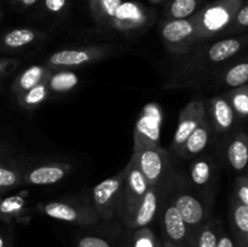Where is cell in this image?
I'll use <instances>...</instances> for the list:
<instances>
[{"mask_svg": "<svg viewBox=\"0 0 248 247\" xmlns=\"http://www.w3.org/2000/svg\"><path fill=\"white\" fill-rule=\"evenodd\" d=\"M131 159L136 162L148 184L157 186L165 178L169 170V153L157 142L136 131L135 147Z\"/></svg>", "mask_w": 248, "mask_h": 247, "instance_id": "6da1fadb", "label": "cell"}, {"mask_svg": "<svg viewBox=\"0 0 248 247\" xmlns=\"http://www.w3.org/2000/svg\"><path fill=\"white\" fill-rule=\"evenodd\" d=\"M125 170L116 176L107 178L92 188V202L98 216L109 220L123 208Z\"/></svg>", "mask_w": 248, "mask_h": 247, "instance_id": "7a4b0ae2", "label": "cell"}, {"mask_svg": "<svg viewBox=\"0 0 248 247\" xmlns=\"http://www.w3.org/2000/svg\"><path fill=\"white\" fill-rule=\"evenodd\" d=\"M241 0H228L210 6L201 14L195 24L196 38H211L232 23L240 10Z\"/></svg>", "mask_w": 248, "mask_h": 247, "instance_id": "3957f363", "label": "cell"}, {"mask_svg": "<svg viewBox=\"0 0 248 247\" xmlns=\"http://www.w3.org/2000/svg\"><path fill=\"white\" fill-rule=\"evenodd\" d=\"M124 170H125V181H124L123 210L125 213V220H127L137 208L143 195L149 188V184L132 159Z\"/></svg>", "mask_w": 248, "mask_h": 247, "instance_id": "277c9868", "label": "cell"}, {"mask_svg": "<svg viewBox=\"0 0 248 247\" xmlns=\"http://www.w3.org/2000/svg\"><path fill=\"white\" fill-rule=\"evenodd\" d=\"M41 210L46 216L55 219L63 220L75 224H92L98 220L99 216L94 207L84 205H72L62 201H52V202L41 205Z\"/></svg>", "mask_w": 248, "mask_h": 247, "instance_id": "5b68a950", "label": "cell"}, {"mask_svg": "<svg viewBox=\"0 0 248 247\" xmlns=\"http://www.w3.org/2000/svg\"><path fill=\"white\" fill-rule=\"evenodd\" d=\"M165 45L173 53H186L195 39V24L188 19H172L161 31Z\"/></svg>", "mask_w": 248, "mask_h": 247, "instance_id": "8992f818", "label": "cell"}, {"mask_svg": "<svg viewBox=\"0 0 248 247\" xmlns=\"http://www.w3.org/2000/svg\"><path fill=\"white\" fill-rule=\"evenodd\" d=\"M206 104L201 99L190 102L179 114L178 126L174 133L171 149L174 153L184 144L186 138L193 133V131L206 119Z\"/></svg>", "mask_w": 248, "mask_h": 247, "instance_id": "52a82bcc", "label": "cell"}, {"mask_svg": "<svg viewBox=\"0 0 248 247\" xmlns=\"http://www.w3.org/2000/svg\"><path fill=\"white\" fill-rule=\"evenodd\" d=\"M107 48L102 46L75 48V50H62L52 53L48 58L51 67H79L82 64L96 62L106 57Z\"/></svg>", "mask_w": 248, "mask_h": 247, "instance_id": "ba28073f", "label": "cell"}, {"mask_svg": "<svg viewBox=\"0 0 248 247\" xmlns=\"http://www.w3.org/2000/svg\"><path fill=\"white\" fill-rule=\"evenodd\" d=\"M171 202L189 227L202 224L207 217L205 203L189 191L181 190L176 193Z\"/></svg>", "mask_w": 248, "mask_h": 247, "instance_id": "9c48e42d", "label": "cell"}, {"mask_svg": "<svg viewBox=\"0 0 248 247\" xmlns=\"http://www.w3.org/2000/svg\"><path fill=\"white\" fill-rule=\"evenodd\" d=\"M72 171V166L67 164H51L38 166L27 172L23 177L26 184L31 185H48L62 181Z\"/></svg>", "mask_w": 248, "mask_h": 247, "instance_id": "30bf717a", "label": "cell"}, {"mask_svg": "<svg viewBox=\"0 0 248 247\" xmlns=\"http://www.w3.org/2000/svg\"><path fill=\"white\" fill-rule=\"evenodd\" d=\"M157 210V190L156 186L149 185L145 194L143 195L142 200L138 203L137 208L132 213L126 224L130 228L137 229V228H144L154 219L155 213Z\"/></svg>", "mask_w": 248, "mask_h": 247, "instance_id": "8fae6325", "label": "cell"}, {"mask_svg": "<svg viewBox=\"0 0 248 247\" xmlns=\"http://www.w3.org/2000/svg\"><path fill=\"white\" fill-rule=\"evenodd\" d=\"M207 109L213 126L218 132H227L234 126L236 115L224 96L211 98L207 102Z\"/></svg>", "mask_w": 248, "mask_h": 247, "instance_id": "7c38bea8", "label": "cell"}, {"mask_svg": "<svg viewBox=\"0 0 248 247\" xmlns=\"http://www.w3.org/2000/svg\"><path fill=\"white\" fill-rule=\"evenodd\" d=\"M164 227L170 241L174 244H184L188 237L189 225L184 222L182 216L172 202L167 203L164 212Z\"/></svg>", "mask_w": 248, "mask_h": 247, "instance_id": "4fadbf2b", "label": "cell"}, {"mask_svg": "<svg viewBox=\"0 0 248 247\" xmlns=\"http://www.w3.org/2000/svg\"><path fill=\"white\" fill-rule=\"evenodd\" d=\"M227 160L234 171L248 169V133L240 132L232 138L227 147Z\"/></svg>", "mask_w": 248, "mask_h": 247, "instance_id": "5bb4252c", "label": "cell"}, {"mask_svg": "<svg viewBox=\"0 0 248 247\" xmlns=\"http://www.w3.org/2000/svg\"><path fill=\"white\" fill-rule=\"evenodd\" d=\"M211 132H210V124L207 120H203L195 130L193 131L190 136L186 138L184 144L178 149L176 154L183 157H193L196 155L201 154L207 147L210 142Z\"/></svg>", "mask_w": 248, "mask_h": 247, "instance_id": "9a60e30c", "label": "cell"}, {"mask_svg": "<svg viewBox=\"0 0 248 247\" xmlns=\"http://www.w3.org/2000/svg\"><path fill=\"white\" fill-rule=\"evenodd\" d=\"M51 75L52 73L48 68L43 67V65H31L14 80L11 89L15 93L19 94L41 82H46L50 79Z\"/></svg>", "mask_w": 248, "mask_h": 247, "instance_id": "2e32d148", "label": "cell"}, {"mask_svg": "<svg viewBox=\"0 0 248 247\" xmlns=\"http://www.w3.org/2000/svg\"><path fill=\"white\" fill-rule=\"evenodd\" d=\"M216 174L215 162L211 157L203 156L195 160L189 169L191 183L200 189L210 188Z\"/></svg>", "mask_w": 248, "mask_h": 247, "instance_id": "e0dca14e", "label": "cell"}, {"mask_svg": "<svg viewBox=\"0 0 248 247\" xmlns=\"http://www.w3.org/2000/svg\"><path fill=\"white\" fill-rule=\"evenodd\" d=\"M248 44L246 39H237V38H230L220 40L218 43L213 44L210 48H208V60L212 61L215 63L224 62V61L229 60L232 56L239 53L242 48Z\"/></svg>", "mask_w": 248, "mask_h": 247, "instance_id": "ac0fdd59", "label": "cell"}, {"mask_svg": "<svg viewBox=\"0 0 248 247\" xmlns=\"http://www.w3.org/2000/svg\"><path fill=\"white\" fill-rule=\"evenodd\" d=\"M114 18L116 21V28L121 29V31H128V29L142 26L143 21H144L140 10L138 9L137 5L132 4V2L121 4L116 10Z\"/></svg>", "mask_w": 248, "mask_h": 247, "instance_id": "d6986e66", "label": "cell"}, {"mask_svg": "<svg viewBox=\"0 0 248 247\" xmlns=\"http://www.w3.org/2000/svg\"><path fill=\"white\" fill-rule=\"evenodd\" d=\"M48 94H50V90H48L47 81L41 82V84L17 94V102L23 108L34 109L43 104L47 99Z\"/></svg>", "mask_w": 248, "mask_h": 247, "instance_id": "ffe728a7", "label": "cell"}, {"mask_svg": "<svg viewBox=\"0 0 248 247\" xmlns=\"http://www.w3.org/2000/svg\"><path fill=\"white\" fill-rule=\"evenodd\" d=\"M224 97L232 106L235 115L241 119L248 118V85L235 87L225 93Z\"/></svg>", "mask_w": 248, "mask_h": 247, "instance_id": "44dd1931", "label": "cell"}, {"mask_svg": "<svg viewBox=\"0 0 248 247\" xmlns=\"http://www.w3.org/2000/svg\"><path fill=\"white\" fill-rule=\"evenodd\" d=\"M79 82V77L73 72H60L52 74L47 80V86L50 92L63 93L74 89Z\"/></svg>", "mask_w": 248, "mask_h": 247, "instance_id": "7402d4cb", "label": "cell"}, {"mask_svg": "<svg viewBox=\"0 0 248 247\" xmlns=\"http://www.w3.org/2000/svg\"><path fill=\"white\" fill-rule=\"evenodd\" d=\"M35 39H36L35 31H31V29L21 28V29H14V31L5 34L1 43L2 45H4V47L19 48L31 44Z\"/></svg>", "mask_w": 248, "mask_h": 247, "instance_id": "603a6c76", "label": "cell"}, {"mask_svg": "<svg viewBox=\"0 0 248 247\" xmlns=\"http://www.w3.org/2000/svg\"><path fill=\"white\" fill-rule=\"evenodd\" d=\"M225 86L235 87L244 86L248 82V60L236 63L230 67L223 77Z\"/></svg>", "mask_w": 248, "mask_h": 247, "instance_id": "cb8c5ba5", "label": "cell"}, {"mask_svg": "<svg viewBox=\"0 0 248 247\" xmlns=\"http://www.w3.org/2000/svg\"><path fill=\"white\" fill-rule=\"evenodd\" d=\"M232 216L236 229L242 234L248 235V206L234 199L232 202Z\"/></svg>", "mask_w": 248, "mask_h": 247, "instance_id": "d4e9b609", "label": "cell"}, {"mask_svg": "<svg viewBox=\"0 0 248 247\" xmlns=\"http://www.w3.org/2000/svg\"><path fill=\"white\" fill-rule=\"evenodd\" d=\"M219 230H218V223L210 222L201 229L199 232L196 247H217L219 241Z\"/></svg>", "mask_w": 248, "mask_h": 247, "instance_id": "484cf974", "label": "cell"}, {"mask_svg": "<svg viewBox=\"0 0 248 247\" xmlns=\"http://www.w3.org/2000/svg\"><path fill=\"white\" fill-rule=\"evenodd\" d=\"M196 9V0H174L171 5V16L174 19H186Z\"/></svg>", "mask_w": 248, "mask_h": 247, "instance_id": "4316f807", "label": "cell"}, {"mask_svg": "<svg viewBox=\"0 0 248 247\" xmlns=\"http://www.w3.org/2000/svg\"><path fill=\"white\" fill-rule=\"evenodd\" d=\"M21 182L19 172L10 167L0 166V194L2 191L18 185Z\"/></svg>", "mask_w": 248, "mask_h": 247, "instance_id": "83f0119b", "label": "cell"}, {"mask_svg": "<svg viewBox=\"0 0 248 247\" xmlns=\"http://www.w3.org/2000/svg\"><path fill=\"white\" fill-rule=\"evenodd\" d=\"M24 206L26 202L21 196H10L0 201V213L5 216L18 215L24 210Z\"/></svg>", "mask_w": 248, "mask_h": 247, "instance_id": "f1b7e54d", "label": "cell"}, {"mask_svg": "<svg viewBox=\"0 0 248 247\" xmlns=\"http://www.w3.org/2000/svg\"><path fill=\"white\" fill-rule=\"evenodd\" d=\"M235 199L248 206V178L247 176L237 177L235 181Z\"/></svg>", "mask_w": 248, "mask_h": 247, "instance_id": "f546056e", "label": "cell"}, {"mask_svg": "<svg viewBox=\"0 0 248 247\" xmlns=\"http://www.w3.org/2000/svg\"><path fill=\"white\" fill-rule=\"evenodd\" d=\"M135 247H155L153 234L149 232V229L145 227L142 228V232L138 234L135 241Z\"/></svg>", "mask_w": 248, "mask_h": 247, "instance_id": "4dcf8cb0", "label": "cell"}, {"mask_svg": "<svg viewBox=\"0 0 248 247\" xmlns=\"http://www.w3.org/2000/svg\"><path fill=\"white\" fill-rule=\"evenodd\" d=\"M79 247H110V245L103 239L94 236L82 237L79 241Z\"/></svg>", "mask_w": 248, "mask_h": 247, "instance_id": "1f68e13d", "label": "cell"}, {"mask_svg": "<svg viewBox=\"0 0 248 247\" xmlns=\"http://www.w3.org/2000/svg\"><path fill=\"white\" fill-rule=\"evenodd\" d=\"M121 5V0H101V7L106 16L114 17L118 7Z\"/></svg>", "mask_w": 248, "mask_h": 247, "instance_id": "d6a6232c", "label": "cell"}, {"mask_svg": "<svg viewBox=\"0 0 248 247\" xmlns=\"http://www.w3.org/2000/svg\"><path fill=\"white\" fill-rule=\"evenodd\" d=\"M234 24L239 28H248V5L241 7L235 15Z\"/></svg>", "mask_w": 248, "mask_h": 247, "instance_id": "836d02e7", "label": "cell"}, {"mask_svg": "<svg viewBox=\"0 0 248 247\" xmlns=\"http://www.w3.org/2000/svg\"><path fill=\"white\" fill-rule=\"evenodd\" d=\"M17 64H18V62H17L16 60H11V58H0V77L6 75L7 73H10L11 70H14Z\"/></svg>", "mask_w": 248, "mask_h": 247, "instance_id": "e575fe53", "label": "cell"}, {"mask_svg": "<svg viewBox=\"0 0 248 247\" xmlns=\"http://www.w3.org/2000/svg\"><path fill=\"white\" fill-rule=\"evenodd\" d=\"M65 0H45V5L47 7V10L52 12H58L61 10H63V7L65 6Z\"/></svg>", "mask_w": 248, "mask_h": 247, "instance_id": "d590c367", "label": "cell"}, {"mask_svg": "<svg viewBox=\"0 0 248 247\" xmlns=\"http://www.w3.org/2000/svg\"><path fill=\"white\" fill-rule=\"evenodd\" d=\"M217 247H234V244L229 236H222L218 241Z\"/></svg>", "mask_w": 248, "mask_h": 247, "instance_id": "8d00e7d4", "label": "cell"}, {"mask_svg": "<svg viewBox=\"0 0 248 247\" xmlns=\"http://www.w3.org/2000/svg\"><path fill=\"white\" fill-rule=\"evenodd\" d=\"M21 1L24 6H31V5H33L34 2H36V0H21Z\"/></svg>", "mask_w": 248, "mask_h": 247, "instance_id": "74e56055", "label": "cell"}, {"mask_svg": "<svg viewBox=\"0 0 248 247\" xmlns=\"http://www.w3.org/2000/svg\"><path fill=\"white\" fill-rule=\"evenodd\" d=\"M0 247H4V240L1 236H0Z\"/></svg>", "mask_w": 248, "mask_h": 247, "instance_id": "f35d334b", "label": "cell"}, {"mask_svg": "<svg viewBox=\"0 0 248 247\" xmlns=\"http://www.w3.org/2000/svg\"><path fill=\"white\" fill-rule=\"evenodd\" d=\"M166 247H176V246H174V245H172V244H170V242H167Z\"/></svg>", "mask_w": 248, "mask_h": 247, "instance_id": "ab89813d", "label": "cell"}, {"mask_svg": "<svg viewBox=\"0 0 248 247\" xmlns=\"http://www.w3.org/2000/svg\"><path fill=\"white\" fill-rule=\"evenodd\" d=\"M152 1H154V2H157V1H161V0H152Z\"/></svg>", "mask_w": 248, "mask_h": 247, "instance_id": "60d3db41", "label": "cell"}, {"mask_svg": "<svg viewBox=\"0 0 248 247\" xmlns=\"http://www.w3.org/2000/svg\"><path fill=\"white\" fill-rule=\"evenodd\" d=\"M247 171H248V169H247ZM246 176H247V178H248V173H247V174H246Z\"/></svg>", "mask_w": 248, "mask_h": 247, "instance_id": "b9f144b4", "label": "cell"}, {"mask_svg": "<svg viewBox=\"0 0 248 247\" xmlns=\"http://www.w3.org/2000/svg\"><path fill=\"white\" fill-rule=\"evenodd\" d=\"M0 201H1V196H0Z\"/></svg>", "mask_w": 248, "mask_h": 247, "instance_id": "7bdbcfd3", "label": "cell"}, {"mask_svg": "<svg viewBox=\"0 0 248 247\" xmlns=\"http://www.w3.org/2000/svg\"><path fill=\"white\" fill-rule=\"evenodd\" d=\"M155 247H159V246H155Z\"/></svg>", "mask_w": 248, "mask_h": 247, "instance_id": "ee69618b", "label": "cell"}]
</instances>
